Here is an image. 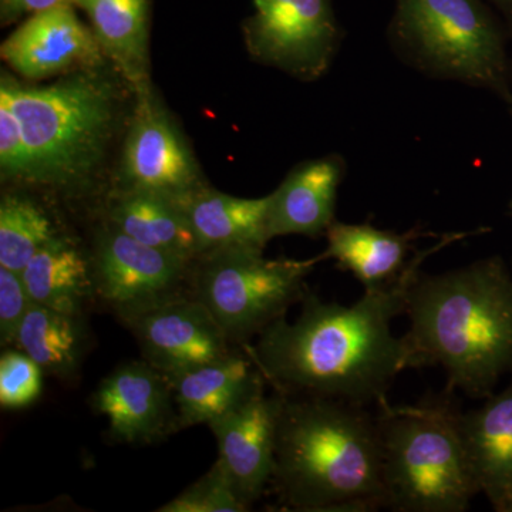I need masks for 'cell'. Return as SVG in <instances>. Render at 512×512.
<instances>
[{
	"mask_svg": "<svg viewBox=\"0 0 512 512\" xmlns=\"http://www.w3.org/2000/svg\"><path fill=\"white\" fill-rule=\"evenodd\" d=\"M272 481L296 511L386 507L376 417L342 400L284 394Z\"/></svg>",
	"mask_w": 512,
	"mask_h": 512,
	"instance_id": "cell-3",
	"label": "cell"
},
{
	"mask_svg": "<svg viewBox=\"0 0 512 512\" xmlns=\"http://www.w3.org/2000/svg\"><path fill=\"white\" fill-rule=\"evenodd\" d=\"M0 173L3 180H29V158L22 126L10 104L0 97Z\"/></svg>",
	"mask_w": 512,
	"mask_h": 512,
	"instance_id": "cell-28",
	"label": "cell"
},
{
	"mask_svg": "<svg viewBox=\"0 0 512 512\" xmlns=\"http://www.w3.org/2000/svg\"><path fill=\"white\" fill-rule=\"evenodd\" d=\"M410 369L440 366L448 387L488 396L512 370V279L500 259L421 274L407 295Z\"/></svg>",
	"mask_w": 512,
	"mask_h": 512,
	"instance_id": "cell-2",
	"label": "cell"
},
{
	"mask_svg": "<svg viewBox=\"0 0 512 512\" xmlns=\"http://www.w3.org/2000/svg\"><path fill=\"white\" fill-rule=\"evenodd\" d=\"M328 248L322 259H333L365 286V291L382 288L403 274L419 232L386 231L369 224L335 221L326 231Z\"/></svg>",
	"mask_w": 512,
	"mask_h": 512,
	"instance_id": "cell-18",
	"label": "cell"
},
{
	"mask_svg": "<svg viewBox=\"0 0 512 512\" xmlns=\"http://www.w3.org/2000/svg\"><path fill=\"white\" fill-rule=\"evenodd\" d=\"M251 507L239 495L220 461L197 483L185 488L158 512H244Z\"/></svg>",
	"mask_w": 512,
	"mask_h": 512,
	"instance_id": "cell-25",
	"label": "cell"
},
{
	"mask_svg": "<svg viewBox=\"0 0 512 512\" xmlns=\"http://www.w3.org/2000/svg\"><path fill=\"white\" fill-rule=\"evenodd\" d=\"M134 96L136 106L121 158L123 190L153 192L178 201L205 187L190 147L153 87Z\"/></svg>",
	"mask_w": 512,
	"mask_h": 512,
	"instance_id": "cell-9",
	"label": "cell"
},
{
	"mask_svg": "<svg viewBox=\"0 0 512 512\" xmlns=\"http://www.w3.org/2000/svg\"><path fill=\"white\" fill-rule=\"evenodd\" d=\"M83 315H72L33 303L23 320L16 346L42 367L45 375L73 379L86 355Z\"/></svg>",
	"mask_w": 512,
	"mask_h": 512,
	"instance_id": "cell-23",
	"label": "cell"
},
{
	"mask_svg": "<svg viewBox=\"0 0 512 512\" xmlns=\"http://www.w3.org/2000/svg\"><path fill=\"white\" fill-rule=\"evenodd\" d=\"M504 511H510L512 512V498L510 501H508V504L505 505Z\"/></svg>",
	"mask_w": 512,
	"mask_h": 512,
	"instance_id": "cell-30",
	"label": "cell"
},
{
	"mask_svg": "<svg viewBox=\"0 0 512 512\" xmlns=\"http://www.w3.org/2000/svg\"><path fill=\"white\" fill-rule=\"evenodd\" d=\"M464 234L448 235L433 248L416 252L399 278L365 291L352 306L323 302L306 289L301 315H286L245 346L266 383L288 396L326 397L365 406L386 400L394 377L409 367V350L390 323L406 312L407 295L427 256Z\"/></svg>",
	"mask_w": 512,
	"mask_h": 512,
	"instance_id": "cell-1",
	"label": "cell"
},
{
	"mask_svg": "<svg viewBox=\"0 0 512 512\" xmlns=\"http://www.w3.org/2000/svg\"><path fill=\"white\" fill-rule=\"evenodd\" d=\"M120 319L136 336L144 360L167 379L224 359L238 348L194 296H174Z\"/></svg>",
	"mask_w": 512,
	"mask_h": 512,
	"instance_id": "cell-10",
	"label": "cell"
},
{
	"mask_svg": "<svg viewBox=\"0 0 512 512\" xmlns=\"http://www.w3.org/2000/svg\"><path fill=\"white\" fill-rule=\"evenodd\" d=\"M192 262L128 237L109 227L97 235L92 256L94 288L120 318L183 295Z\"/></svg>",
	"mask_w": 512,
	"mask_h": 512,
	"instance_id": "cell-11",
	"label": "cell"
},
{
	"mask_svg": "<svg viewBox=\"0 0 512 512\" xmlns=\"http://www.w3.org/2000/svg\"><path fill=\"white\" fill-rule=\"evenodd\" d=\"M93 407L106 417L110 439L117 443L153 444L178 431L173 386L144 359L104 377Z\"/></svg>",
	"mask_w": 512,
	"mask_h": 512,
	"instance_id": "cell-12",
	"label": "cell"
},
{
	"mask_svg": "<svg viewBox=\"0 0 512 512\" xmlns=\"http://www.w3.org/2000/svg\"><path fill=\"white\" fill-rule=\"evenodd\" d=\"M0 55L28 80L96 69L104 59L93 30L79 19L72 3L29 16L2 43Z\"/></svg>",
	"mask_w": 512,
	"mask_h": 512,
	"instance_id": "cell-13",
	"label": "cell"
},
{
	"mask_svg": "<svg viewBox=\"0 0 512 512\" xmlns=\"http://www.w3.org/2000/svg\"><path fill=\"white\" fill-rule=\"evenodd\" d=\"M346 165L338 154L305 161L269 194V241L284 235L320 237L335 222L336 201Z\"/></svg>",
	"mask_w": 512,
	"mask_h": 512,
	"instance_id": "cell-15",
	"label": "cell"
},
{
	"mask_svg": "<svg viewBox=\"0 0 512 512\" xmlns=\"http://www.w3.org/2000/svg\"><path fill=\"white\" fill-rule=\"evenodd\" d=\"M20 275L33 303L55 311L84 315L96 295L92 259L62 235L37 252Z\"/></svg>",
	"mask_w": 512,
	"mask_h": 512,
	"instance_id": "cell-22",
	"label": "cell"
},
{
	"mask_svg": "<svg viewBox=\"0 0 512 512\" xmlns=\"http://www.w3.org/2000/svg\"><path fill=\"white\" fill-rule=\"evenodd\" d=\"M457 427L478 490L504 511L512 498V384L480 409L458 412Z\"/></svg>",
	"mask_w": 512,
	"mask_h": 512,
	"instance_id": "cell-17",
	"label": "cell"
},
{
	"mask_svg": "<svg viewBox=\"0 0 512 512\" xmlns=\"http://www.w3.org/2000/svg\"><path fill=\"white\" fill-rule=\"evenodd\" d=\"M194 298L204 303L227 338L238 348L301 302L305 279L322 256L268 259L264 248L215 249L197 258Z\"/></svg>",
	"mask_w": 512,
	"mask_h": 512,
	"instance_id": "cell-7",
	"label": "cell"
},
{
	"mask_svg": "<svg viewBox=\"0 0 512 512\" xmlns=\"http://www.w3.org/2000/svg\"><path fill=\"white\" fill-rule=\"evenodd\" d=\"M450 399L393 407L379 403L386 507L403 512H463L478 490Z\"/></svg>",
	"mask_w": 512,
	"mask_h": 512,
	"instance_id": "cell-5",
	"label": "cell"
},
{
	"mask_svg": "<svg viewBox=\"0 0 512 512\" xmlns=\"http://www.w3.org/2000/svg\"><path fill=\"white\" fill-rule=\"evenodd\" d=\"M96 69L40 87L2 74L0 97L18 116L28 150V183L72 188L99 167L116 124L119 93Z\"/></svg>",
	"mask_w": 512,
	"mask_h": 512,
	"instance_id": "cell-4",
	"label": "cell"
},
{
	"mask_svg": "<svg viewBox=\"0 0 512 512\" xmlns=\"http://www.w3.org/2000/svg\"><path fill=\"white\" fill-rule=\"evenodd\" d=\"M109 224L148 247L197 261V239L178 202L146 191L121 190L109 208Z\"/></svg>",
	"mask_w": 512,
	"mask_h": 512,
	"instance_id": "cell-21",
	"label": "cell"
},
{
	"mask_svg": "<svg viewBox=\"0 0 512 512\" xmlns=\"http://www.w3.org/2000/svg\"><path fill=\"white\" fill-rule=\"evenodd\" d=\"M42 367L23 350L6 349L0 357V406L19 410L35 404L43 392Z\"/></svg>",
	"mask_w": 512,
	"mask_h": 512,
	"instance_id": "cell-26",
	"label": "cell"
},
{
	"mask_svg": "<svg viewBox=\"0 0 512 512\" xmlns=\"http://www.w3.org/2000/svg\"><path fill=\"white\" fill-rule=\"evenodd\" d=\"M59 237L46 212L29 198L6 194L0 202V266L22 272L37 252Z\"/></svg>",
	"mask_w": 512,
	"mask_h": 512,
	"instance_id": "cell-24",
	"label": "cell"
},
{
	"mask_svg": "<svg viewBox=\"0 0 512 512\" xmlns=\"http://www.w3.org/2000/svg\"><path fill=\"white\" fill-rule=\"evenodd\" d=\"M390 39L394 52L427 76L504 87L500 32L477 0H399Z\"/></svg>",
	"mask_w": 512,
	"mask_h": 512,
	"instance_id": "cell-6",
	"label": "cell"
},
{
	"mask_svg": "<svg viewBox=\"0 0 512 512\" xmlns=\"http://www.w3.org/2000/svg\"><path fill=\"white\" fill-rule=\"evenodd\" d=\"M498 2L504 3V5L512 6V0H498Z\"/></svg>",
	"mask_w": 512,
	"mask_h": 512,
	"instance_id": "cell-31",
	"label": "cell"
},
{
	"mask_svg": "<svg viewBox=\"0 0 512 512\" xmlns=\"http://www.w3.org/2000/svg\"><path fill=\"white\" fill-rule=\"evenodd\" d=\"M33 305L20 272L0 266V343L15 348L23 320Z\"/></svg>",
	"mask_w": 512,
	"mask_h": 512,
	"instance_id": "cell-27",
	"label": "cell"
},
{
	"mask_svg": "<svg viewBox=\"0 0 512 512\" xmlns=\"http://www.w3.org/2000/svg\"><path fill=\"white\" fill-rule=\"evenodd\" d=\"M284 394H256L208 427L218 444V461L242 500L252 507L264 494L275 470L276 429Z\"/></svg>",
	"mask_w": 512,
	"mask_h": 512,
	"instance_id": "cell-14",
	"label": "cell"
},
{
	"mask_svg": "<svg viewBox=\"0 0 512 512\" xmlns=\"http://www.w3.org/2000/svg\"><path fill=\"white\" fill-rule=\"evenodd\" d=\"M173 386L178 430L190 429L237 409L264 392L265 377L247 349L208 365L170 377Z\"/></svg>",
	"mask_w": 512,
	"mask_h": 512,
	"instance_id": "cell-16",
	"label": "cell"
},
{
	"mask_svg": "<svg viewBox=\"0 0 512 512\" xmlns=\"http://www.w3.org/2000/svg\"><path fill=\"white\" fill-rule=\"evenodd\" d=\"M244 33L256 62L302 80L328 72L340 39L329 0H254Z\"/></svg>",
	"mask_w": 512,
	"mask_h": 512,
	"instance_id": "cell-8",
	"label": "cell"
},
{
	"mask_svg": "<svg viewBox=\"0 0 512 512\" xmlns=\"http://www.w3.org/2000/svg\"><path fill=\"white\" fill-rule=\"evenodd\" d=\"M175 202L187 215L200 256L222 248H265L269 242L266 232L269 195L239 198L202 187Z\"/></svg>",
	"mask_w": 512,
	"mask_h": 512,
	"instance_id": "cell-19",
	"label": "cell"
},
{
	"mask_svg": "<svg viewBox=\"0 0 512 512\" xmlns=\"http://www.w3.org/2000/svg\"><path fill=\"white\" fill-rule=\"evenodd\" d=\"M70 3V0H0L2 25H10L23 16H32L55 6Z\"/></svg>",
	"mask_w": 512,
	"mask_h": 512,
	"instance_id": "cell-29",
	"label": "cell"
},
{
	"mask_svg": "<svg viewBox=\"0 0 512 512\" xmlns=\"http://www.w3.org/2000/svg\"><path fill=\"white\" fill-rule=\"evenodd\" d=\"M90 20L94 36L133 93L151 86L148 73L150 0H70Z\"/></svg>",
	"mask_w": 512,
	"mask_h": 512,
	"instance_id": "cell-20",
	"label": "cell"
}]
</instances>
